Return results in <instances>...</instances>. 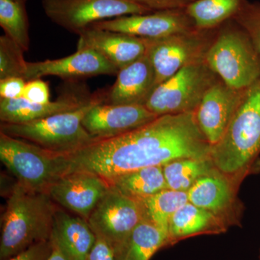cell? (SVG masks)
<instances>
[{
    "label": "cell",
    "mask_w": 260,
    "mask_h": 260,
    "mask_svg": "<svg viewBox=\"0 0 260 260\" xmlns=\"http://www.w3.org/2000/svg\"><path fill=\"white\" fill-rule=\"evenodd\" d=\"M210 150L194 113H186L158 116L126 134L96 140L68 157L72 172L88 171L109 180L137 169L162 167L176 159L210 158Z\"/></svg>",
    "instance_id": "obj_1"
},
{
    "label": "cell",
    "mask_w": 260,
    "mask_h": 260,
    "mask_svg": "<svg viewBox=\"0 0 260 260\" xmlns=\"http://www.w3.org/2000/svg\"><path fill=\"white\" fill-rule=\"evenodd\" d=\"M260 78L246 89L225 134L211 145L210 159L240 186L260 168Z\"/></svg>",
    "instance_id": "obj_2"
},
{
    "label": "cell",
    "mask_w": 260,
    "mask_h": 260,
    "mask_svg": "<svg viewBox=\"0 0 260 260\" xmlns=\"http://www.w3.org/2000/svg\"><path fill=\"white\" fill-rule=\"evenodd\" d=\"M58 205L47 192L28 189L16 181L10 189L2 224L0 260L50 240Z\"/></svg>",
    "instance_id": "obj_3"
},
{
    "label": "cell",
    "mask_w": 260,
    "mask_h": 260,
    "mask_svg": "<svg viewBox=\"0 0 260 260\" xmlns=\"http://www.w3.org/2000/svg\"><path fill=\"white\" fill-rule=\"evenodd\" d=\"M107 95V90L95 92L81 107L44 119L18 124L1 123L0 133L26 140L54 153H75L98 140L84 128L83 120L94 106L105 103Z\"/></svg>",
    "instance_id": "obj_4"
},
{
    "label": "cell",
    "mask_w": 260,
    "mask_h": 260,
    "mask_svg": "<svg viewBox=\"0 0 260 260\" xmlns=\"http://www.w3.org/2000/svg\"><path fill=\"white\" fill-rule=\"evenodd\" d=\"M205 61L220 80L234 88H249L260 78L259 53L234 19L218 27Z\"/></svg>",
    "instance_id": "obj_5"
},
{
    "label": "cell",
    "mask_w": 260,
    "mask_h": 260,
    "mask_svg": "<svg viewBox=\"0 0 260 260\" xmlns=\"http://www.w3.org/2000/svg\"><path fill=\"white\" fill-rule=\"evenodd\" d=\"M0 159L18 182L41 192H47L58 179L72 172L68 154L54 153L3 133H0Z\"/></svg>",
    "instance_id": "obj_6"
},
{
    "label": "cell",
    "mask_w": 260,
    "mask_h": 260,
    "mask_svg": "<svg viewBox=\"0 0 260 260\" xmlns=\"http://www.w3.org/2000/svg\"><path fill=\"white\" fill-rule=\"evenodd\" d=\"M219 79L205 60L187 65L157 86L145 106L158 116L194 113Z\"/></svg>",
    "instance_id": "obj_7"
},
{
    "label": "cell",
    "mask_w": 260,
    "mask_h": 260,
    "mask_svg": "<svg viewBox=\"0 0 260 260\" xmlns=\"http://www.w3.org/2000/svg\"><path fill=\"white\" fill-rule=\"evenodd\" d=\"M218 28L194 29L158 39H145L155 73V88L187 65L204 61Z\"/></svg>",
    "instance_id": "obj_8"
},
{
    "label": "cell",
    "mask_w": 260,
    "mask_h": 260,
    "mask_svg": "<svg viewBox=\"0 0 260 260\" xmlns=\"http://www.w3.org/2000/svg\"><path fill=\"white\" fill-rule=\"evenodd\" d=\"M42 3L53 23L78 35L98 22L152 13L127 0H42Z\"/></svg>",
    "instance_id": "obj_9"
},
{
    "label": "cell",
    "mask_w": 260,
    "mask_h": 260,
    "mask_svg": "<svg viewBox=\"0 0 260 260\" xmlns=\"http://www.w3.org/2000/svg\"><path fill=\"white\" fill-rule=\"evenodd\" d=\"M143 220L139 200L111 186L87 221L95 235L107 239L116 249Z\"/></svg>",
    "instance_id": "obj_10"
},
{
    "label": "cell",
    "mask_w": 260,
    "mask_h": 260,
    "mask_svg": "<svg viewBox=\"0 0 260 260\" xmlns=\"http://www.w3.org/2000/svg\"><path fill=\"white\" fill-rule=\"evenodd\" d=\"M239 184L214 167L187 191L188 201L221 219L228 227L237 225L242 214Z\"/></svg>",
    "instance_id": "obj_11"
},
{
    "label": "cell",
    "mask_w": 260,
    "mask_h": 260,
    "mask_svg": "<svg viewBox=\"0 0 260 260\" xmlns=\"http://www.w3.org/2000/svg\"><path fill=\"white\" fill-rule=\"evenodd\" d=\"M110 189L109 181L102 176L78 170L58 179L47 193L56 205L88 220Z\"/></svg>",
    "instance_id": "obj_12"
},
{
    "label": "cell",
    "mask_w": 260,
    "mask_h": 260,
    "mask_svg": "<svg viewBox=\"0 0 260 260\" xmlns=\"http://www.w3.org/2000/svg\"><path fill=\"white\" fill-rule=\"evenodd\" d=\"M90 27L123 32L144 39H158L197 29L186 8L126 15L98 22Z\"/></svg>",
    "instance_id": "obj_13"
},
{
    "label": "cell",
    "mask_w": 260,
    "mask_h": 260,
    "mask_svg": "<svg viewBox=\"0 0 260 260\" xmlns=\"http://www.w3.org/2000/svg\"><path fill=\"white\" fill-rule=\"evenodd\" d=\"M246 89L232 88L219 79L205 93L194 114L200 129L210 145L218 143L225 134Z\"/></svg>",
    "instance_id": "obj_14"
},
{
    "label": "cell",
    "mask_w": 260,
    "mask_h": 260,
    "mask_svg": "<svg viewBox=\"0 0 260 260\" xmlns=\"http://www.w3.org/2000/svg\"><path fill=\"white\" fill-rule=\"evenodd\" d=\"M119 70L104 56L92 49H77L71 55L57 59L27 62L23 79H40L44 76H56L69 80L98 75H116Z\"/></svg>",
    "instance_id": "obj_15"
},
{
    "label": "cell",
    "mask_w": 260,
    "mask_h": 260,
    "mask_svg": "<svg viewBox=\"0 0 260 260\" xmlns=\"http://www.w3.org/2000/svg\"><path fill=\"white\" fill-rule=\"evenodd\" d=\"M158 117L144 105L101 103L87 113L83 125L89 134L99 140L126 134Z\"/></svg>",
    "instance_id": "obj_16"
},
{
    "label": "cell",
    "mask_w": 260,
    "mask_h": 260,
    "mask_svg": "<svg viewBox=\"0 0 260 260\" xmlns=\"http://www.w3.org/2000/svg\"><path fill=\"white\" fill-rule=\"evenodd\" d=\"M77 49H92L104 56L119 70L147 52L144 38L89 27L79 34Z\"/></svg>",
    "instance_id": "obj_17"
},
{
    "label": "cell",
    "mask_w": 260,
    "mask_h": 260,
    "mask_svg": "<svg viewBox=\"0 0 260 260\" xmlns=\"http://www.w3.org/2000/svg\"><path fill=\"white\" fill-rule=\"evenodd\" d=\"M155 88V70L145 54L119 70L115 83L107 90L105 103L145 106Z\"/></svg>",
    "instance_id": "obj_18"
},
{
    "label": "cell",
    "mask_w": 260,
    "mask_h": 260,
    "mask_svg": "<svg viewBox=\"0 0 260 260\" xmlns=\"http://www.w3.org/2000/svg\"><path fill=\"white\" fill-rule=\"evenodd\" d=\"M96 236L88 222L71 215L58 205L54 214L51 240L70 260H85Z\"/></svg>",
    "instance_id": "obj_19"
},
{
    "label": "cell",
    "mask_w": 260,
    "mask_h": 260,
    "mask_svg": "<svg viewBox=\"0 0 260 260\" xmlns=\"http://www.w3.org/2000/svg\"><path fill=\"white\" fill-rule=\"evenodd\" d=\"M82 97L75 94H65L54 102L37 104L28 102L24 98L15 99H0L1 123L18 124L44 119L48 116L70 112L81 107L93 97Z\"/></svg>",
    "instance_id": "obj_20"
},
{
    "label": "cell",
    "mask_w": 260,
    "mask_h": 260,
    "mask_svg": "<svg viewBox=\"0 0 260 260\" xmlns=\"http://www.w3.org/2000/svg\"><path fill=\"white\" fill-rule=\"evenodd\" d=\"M229 229L221 219L188 202L171 218L168 244L174 245L186 238L203 234H220Z\"/></svg>",
    "instance_id": "obj_21"
},
{
    "label": "cell",
    "mask_w": 260,
    "mask_h": 260,
    "mask_svg": "<svg viewBox=\"0 0 260 260\" xmlns=\"http://www.w3.org/2000/svg\"><path fill=\"white\" fill-rule=\"evenodd\" d=\"M168 246L167 234L143 220L116 248V260H150L157 251Z\"/></svg>",
    "instance_id": "obj_22"
},
{
    "label": "cell",
    "mask_w": 260,
    "mask_h": 260,
    "mask_svg": "<svg viewBox=\"0 0 260 260\" xmlns=\"http://www.w3.org/2000/svg\"><path fill=\"white\" fill-rule=\"evenodd\" d=\"M122 194L143 200L168 189L162 167H151L124 173L107 180Z\"/></svg>",
    "instance_id": "obj_23"
},
{
    "label": "cell",
    "mask_w": 260,
    "mask_h": 260,
    "mask_svg": "<svg viewBox=\"0 0 260 260\" xmlns=\"http://www.w3.org/2000/svg\"><path fill=\"white\" fill-rule=\"evenodd\" d=\"M247 0H195L186 8L198 29H213L234 18Z\"/></svg>",
    "instance_id": "obj_24"
},
{
    "label": "cell",
    "mask_w": 260,
    "mask_h": 260,
    "mask_svg": "<svg viewBox=\"0 0 260 260\" xmlns=\"http://www.w3.org/2000/svg\"><path fill=\"white\" fill-rule=\"evenodd\" d=\"M144 220L156 225L168 235L169 224L174 214L188 203L187 192L167 189L140 200Z\"/></svg>",
    "instance_id": "obj_25"
},
{
    "label": "cell",
    "mask_w": 260,
    "mask_h": 260,
    "mask_svg": "<svg viewBox=\"0 0 260 260\" xmlns=\"http://www.w3.org/2000/svg\"><path fill=\"white\" fill-rule=\"evenodd\" d=\"M168 189L186 191L215 167L210 158L176 159L162 166Z\"/></svg>",
    "instance_id": "obj_26"
},
{
    "label": "cell",
    "mask_w": 260,
    "mask_h": 260,
    "mask_svg": "<svg viewBox=\"0 0 260 260\" xmlns=\"http://www.w3.org/2000/svg\"><path fill=\"white\" fill-rule=\"evenodd\" d=\"M27 0H0V25L5 34L27 51L30 47Z\"/></svg>",
    "instance_id": "obj_27"
},
{
    "label": "cell",
    "mask_w": 260,
    "mask_h": 260,
    "mask_svg": "<svg viewBox=\"0 0 260 260\" xmlns=\"http://www.w3.org/2000/svg\"><path fill=\"white\" fill-rule=\"evenodd\" d=\"M25 52L8 36L0 37V80L19 77L23 78L26 71Z\"/></svg>",
    "instance_id": "obj_28"
},
{
    "label": "cell",
    "mask_w": 260,
    "mask_h": 260,
    "mask_svg": "<svg viewBox=\"0 0 260 260\" xmlns=\"http://www.w3.org/2000/svg\"><path fill=\"white\" fill-rule=\"evenodd\" d=\"M248 34L260 56V3L246 1L233 18Z\"/></svg>",
    "instance_id": "obj_29"
},
{
    "label": "cell",
    "mask_w": 260,
    "mask_h": 260,
    "mask_svg": "<svg viewBox=\"0 0 260 260\" xmlns=\"http://www.w3.org/2000/svg\"><path fill=\"white\" fill-rule=\"evenodd\" d=\"M28 102L45 104L50 102V92L48 84L42 79L27 81L24 88L23 96Z\"/></svg>",
    "instance_id": "obj_30"
},
{
    "label": "cell",
    "mask_w": 260,
    "mask_h": 260,
    "mask_svg": "<svg viewBox=\"0 0 260 260\" xmlns=\"http://www.w3.org/2000/svg\"><path fill=\"white\" fill-rule=\"evenodd\" d=\"M51 240L37 243L8 260H48L52 251Z\"/></svg>",
    "instance_id": "obj_31"
},
{
    "label": "cell",
    "mask_w": 260,
    "mask_h": 260,
    "mask_svg": "<svg viewBox=\"0 0 260 260\" xmlns=\"http://www.w3.org/2000/svg\"><path fill=\"white\" fill-rule=\"evenodd\" d=\"M127 1L154 12L159 11V10L186 8L195 0H127Z\"/></svg>",
    "instance_id": "obj_32"
},
{
    "label": "cell",
    "mask_w": 260,
    "mask_h": 260,
    "mask_svg": "<svg viewBox=\"0 0 260 260\" xmlns=\"http://www.w3.org/2000/svg\"><path fill=\"white\" fill-rule=\"evenodd\" d=\"M26 81L23 78L14 77L0 80V97L3 99H15L23 96Z\"/></svg>",
    "instance_id": "obj_33"
},
{
    "label": "cell",
    "mask_w": 260,
    "mask_h": 260,
    "mask_svg": "<svg viewBox=\"0 0 260 260\" xmlns=\"http://www.w3.org/2000/svg\"><path fill=\"white\" fill-rule=\"evenodd\" d=\"M95 236V243L85 260H116L115 249L112 244L104 238Z\"/></svg>",
    "instance_id": "obj_34"
},
{
    "label": "cell",
    "mask_w": 260,
    "mask_h": 260,
    "mask_svg": "<svg viewBox=\"0 0 260 260\" xmlns=\"http://www.w3.org/2000/svg\"><path fill=\"white\" fill-rule=\"evenodd\" d=\"M51 242H52V241H51ZM48 260L70 259L64 255V253H63L62 251H61L60 249H59V247H58L57 246L55 245V244L53 243L52 251H51L50 256H49V259H48Z\"/></svg>",
    "instance_id": "obj_35"
}]
</instances>
